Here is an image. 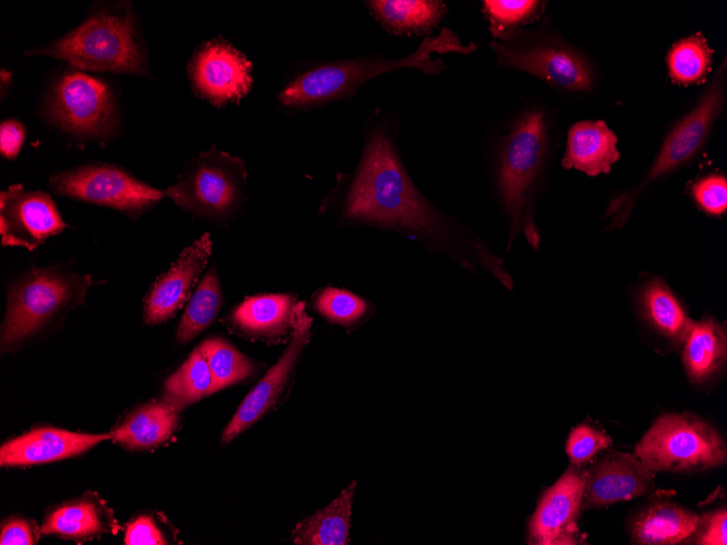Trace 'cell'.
I'll return each instance as SVG.
<instances>
[{"label":"cell","mask_w":727,"mask_h":545,"mask_svg":"<svg viewBox=\"0 0 727 545\" xmlns=\"http://www.w3.org/2000/svg\"><path fill=\"white\" fill-rule=\"evenodd\" d=\"M366 3L383 28L407 36L429 34L447 14L445 2L440 0H373Z\"/></svg>","instance_id":"cell-24"},{"label":"cell","mask_w":727,"mask_h":545,"mask_svg":"<svg viewBox=\"0 0 727 545\" xmlns=\"http://www.w3.org/2000/svg\"><path fill=\"white\" fill-rule=\"evenodd\" d=\"M54 193L81 201L138 214L153 207L167 193L111 164H88L59 172L49 178Z\"/></svg>","instance_id":"cell-11"},{"label":"cell","mask_w":727,"mask_h":545,"mask_svg":"<svg viewBox=\"0 0 727 545\" xmlns=\"http://www.w3.org/2000/svg\"><path fill=\"white\" fill-rule=\"evenodd\" d=\"M214 393V382L208 361L197 346L185 362L164 383L163 401L177 412Z\"/></svg>","instance_id":"cell-28"},{"label":"cell","mask_w":727,"mask_h":545,"mask_svg":"<svg viewBox=\"0 0 727 545\" xmlns=\"http://www.w3.org/2000/svg\"><path fill=\"white\" fill-rule=\"evenodd\" d=\"M397 125L372 120L360 162L346 190L344 220L395 230L458 259L467 247L480 248L458 222L444 215L417 189L396 144Z\"/></svg>","instance_id":"cell-1"},{"label":"cell","mask_w":727,"mask_h":545,"mask_svg":"<svg viewBox=\"0 0 727 545\" xmlns=\"http://www.w3.org/2000/svg\"><path fill=\"white\" fill-rule=\"evenodd\" d=\"M611 444L612 439L602 431L588 424H580L571 430L566 443V453L574 466L582 467Z\"/></svg>","instance_id":"cell-34"},{"label":"cell","mask_w":727,"mask_h":545,"mask_svg":"<svg viewBox=\"0 0 727 545\" xmlns=\"http://www.w3.org/2000/svg\"><path fill=\"white\" fill-rule=\"evenodd\" d=\"M293 337L278 362L245 397L234 417L224 429L221 441L227 444L259 420L276 401L288 382L298 358L309 342L312 319L305 310V304L296 306Z\"/></svg>","instance_id":"cell-15"},{"label":"cell","mask_w":727,"mask_h":545,"mask_svg":"<svg viewBox=\"0 0 727 545\" xmlns=\"http://www.w3.org/2000/svg\"><path fill=\"white\" fill-rule=\"evenodd\" d=\"M699 516L673 503H656L641 510L630 523V536L637 544L673 545L693 534Z\"/></svg>","instance_id":"cell-21"},{"label":"cell","mask_w":727,"mask_h":545,"mask_svg":"<svg viewBox=\"0 0 727 545\" xmlns=\"http://www.w3.org/2000/svg\"><path fill=\"white\" fill-rule=\"evenodd\" d=\"M477 48L473 42L463 44L453 29L443 26L436 35L426 36L417 49L405 57L369 55L313 65L287 83L276 98L285 108L312 109L352 98L365 83L395 70L417 69L424 74L439 75L445 69L441 55H467Z\"/></svg>","instance_id":"cell-2"},{"label":"cell","mask_w":727,"mask_h":545,"mask_svg":"<svg viewBox=\"0 0 727 545\" xmlns=\"http://www.w3.org/2000/svg\"><path fill=\"white\" fill-rule=\"evenodd\" d=\"M296 306L289 295H258L246 298L230 319L249 336L273 338L294 329Z\"/></svg>","instance_id":"cell-22"},{"label":"cell","mask_w":727,"mask_h":545,"mask_svg":"<svg viewBox=\"0 0 727 545\" xmlns=\"http://www.w3.org/2000/svg\"><path fill=\"white\" fill-rule=\"evenodd\" d=\"M547 151V122L539 108L522 112L498 144L496 184L509 223L508 248L518 234L539 248L533 202Z\"/></svg>","instance_id":"cell-3"},{"label":"cell","mask_w":727,"mask_h":545,"mask_svg":"<svg viewBox=\"0 0 727 545\" xmlns=\"http://www.w3.org/2000/svg\"><path fill=\"white\" fill-rule=\"evenodd\" d=\"M26 54L61 59L85 71L147 74L148 62L128 11L101 10L49 45Z\"/></svg>","instance_id":"cell-4"},{"label":"cell","mask_w":727,"mask_h":545,"mask_svg":"<svg viewBox=\"0 0 727 545\" xmlns=\"http://www.w3.org/2000/svg\"><path fill=\"white\" fill-rule=\"evenodd\" d=\"M727 357L725 327L714 318L692 322L683 340L682 363L694 384L715 377L724 368Z\"/></svg>","instance_id":"cell-20"},{"label":"cell","mask_w":727,"mask_h":545,"mask_svg":"<svg viewBox=\"0 0 727 545\" xmlns=\"http://www.w3.org/2000/svg\"><path fill=\"white\" fill-rule=\"evenodd\" d=\"M109 434H84L57 428H39L5 442L0 448L1 467L29 466L79 455Z\"/></svg>","instance_id":"cell-18"},{"label":"cell","mask_w":727,"mask_h":545,"mask_svg":"<svg viewBox=\"0 0 727 545\" xmlns=\"http://www.w3.org/2000/svg\"><path fill=\"white\" fill-rule=\"evenodd\" d=\"M356 484V481H353L329 506L301 520L292 532L294 544H347Z\"/></svg>","instance_id":"cell-26"},{"label":"cell","mask_w":727,"mask_h":545,"mask_svg":"<svg viewBox=\"0 0 727 545\" xmlns=\"http://www.w3.org/2000/svg\"><path fill=\"white\" fill-rule=\"evenodd\" d=\"M491 49L503 67L538 77L550 86L568 91L592 87L593 72L580 53L565 42L514 28L493 36Z\"/></svg>","instance_id":"cell-9"},{"label":"cell","mask_w":727,"mask_h":545,"mask_svg":"<svg viewBox=\"0 0 727 545\" xmlns=\"http://www.w3.org/2000/svg\"><path fill=\"white\" fill-rule=\"evenodd\" d=\"M212 251L208 233L183 250L178 259L151 286L144 305V322L157 325L182 308L207 265Z\"/></svg>","instance_id":"cell-17"},{"label":"cell","mask_w":727,"mask_h":545,"mask_svg":"<svg viewBox=\"0 0 727 545\" xmlns=\"http://www.w3.org/2000/svg\"><path fill=\"white\" fill-rule=\"evenodd\" d=\"M124 542L128 545L168 544L161 530L149 516H140L127 525Z\"/></svg>","instance_id":"cell-38"},{"label":"cell","mask_w":727,"mask_h":545,"mask_svg":"<svg viewBox=\"0 0 727 545\" xmlns=\"http://www.w3.org/2000/svg\"><path fill=\"white\" fill-rule=\"evenodd\" d=\"M695 202L707 213L720 215L727 209V179L723 175H708L692 186Z\"/></svg>","instance_id":"cell-35"},{"label":"cell","mask_w":727,"mask_h":545,"mask_svg":"<svg viewBox=\"0 0 727 545\" xmlns=\"http://www.w3.org/2000/svg\"><path fill=\"white\" fill-rule=\"evenodd\" d=\"M586 485V470L570 466L540 498L528 525L529 544H578V518Z\"/></svg>","instance_id":"cell-13"},{"label":"cell","mask_w":727,"mask_h":545,"mask_svg":"<svg viewBox=\"0 0 727 545\" xmlns=\"http://www.w3.org/2000/svg\"><path fill=\"white\" fill-rule=\"evenodd\" d=\"M39 534L41 532L34 521L11 518L1 525L0 544L32 545L37 543Z\"/></svg>","instance_id":"cell-37"},{"label":"cell","mask_w":727,"mask_h":545,"mask_svg":"<svg viewBox=\"0 0 727 545\" xmlns=\"http://www.w3.org/2000/svg\"><path fill=\"white\" fill-rule=\"evenodd\" d=\"M639 305L656 332L673 343H683L693 321L664 281L650 280L640 290Z\"/></svg>","instance_id":"cell-25"},{"label":"cell","mask_w":727,"mask_h":545,"mask_svg":"<svg viewBox=\"0 0 727 545\" xmlns=\"http://www.w3.org/2000/svg\"><path fill=\"white\" fill-rule=\"evenodd\" d=\"M634 456L651 471L690 472L722 466L727 448L722 435L692 413L658 417L634 448Z\"/></svg>","instance_id":"cell-6"},{"label":"cell","mask_w":727,"mask_h":545,"mask_svg":"<svg viewBox=\"0 0 727 545\" xmlns=\"http://www.w3.org/2000/svg\"><path fill=\"white\" fill-rule=\"evenodd\" d=\"M725 69L726 60L695 107L668 133L642 181L609 201L605 213L612 216L608 230L626 223L638 197L650 184L690 161L702 148L723 107Z\"/></svg>","instance_id":"cell-7"},{"label":"cell","mask_w":727,"mask_h":545,"mask_svg":"<svg viewBox=\"0 0 727 545\" xmlns=\"http://www.w3.org/2000/svg\"><path fill=\"white\" fill-rule=\"evenodd\" d=\"M45 110L60 128L83 137L107 136L118 123L110 86L76 70L65 72L53 83Z\"/></svg>","instance_id":"cell-10"},{"label":"cell","mask_w":727,"mask_h":545,"mask_svg":"<svg viewBox=\"0 0 727 545\" xmlns=\"http://www.w3.org/2000/svg\"><path fill=\"white\" fill-rule=\"evenodd\" d=\"M252 64L224 39L214 38L193 53L187 74L193 89L214 106L237 102L252 85Z\"/></svg>","instance_id":"cell-12"},{"label":"cell","mask_w":727,"mask_h":545,"mask_svg":"<svg viewBox=\"0 0 727 545\" xmlns=\"http://www.w3.org/2000/svg\"><path fill=\"white\" fill-rule=\"evenodd\" d=\"M25 139L24 125L16 120H5L0 125V151L10 160L16 158Z\"/></svg>","instance_id":"cell-39"},{"label":"cell","mask_w":727,"mask_h":545,"mask_svg":"<svg viewBox=\"0 0 727 545\" xmlns=\"http://www.w3.org/2000/svg\"><path fill=\"white\" fill-rule=\"evenodd\" d=\"M245 179L244 161L212 147L188 161L165 193L187 212L209 221H225L242 203Z\"/></svg>","instance_id":"cell-8"},{"label":"cell","mask_w":727,"mask_h":545,"mask_svg":"<svg viewBox=\"0 0 727 545\" xmlns=\"http://www.w3.org/2000/svg\"><path fill=\"white\" fill-rule=\"evenodd\" d=\"M617 136L603 121H580L567 134L562 165L590 176L606 174L618 161Z\"/></svg>","instance_id":"cell-19"},{"label":"cell","mask_w":727,"mask_h":545,"mask_svg":"<svg viewBox=\"0 0 727 545\" xmlns=\"http://www.w3.org/2000/svg\"><path fill=\"white\" fill-rule=\"evenodd\" d=\"M222 293L215 270L210 269L199 282L180 321L176 339L181 344L194 339L217 318Z\"/></svg>","instance_id":"cell-29"},{"label":"cell","mask_w":727,"mask_h":545,"mask_svg":"<svg viewBox=\"0 0 727 545\" xmlns=\"http://www.w3.org/2000/svg\"><path fill=\"white\" fill-rule=\"evenodd\" d=\"M315 307L324 318L344 326L359 321L368 309L362 298L333 287H328L318 295Z\"/></svg>","instance_id":"cell-33"},{"label":"cell","mask_w":727,"mask_h":545,"mask_svg":"<svg viewBox=\"0 0 727 545\" xmlns=\"http://www.w3.org/2000/svg\"><path fill=\"white\" fill-rule=\"evenodd\" d=\"M727 510L726 508L705 512L699 518V523L688 541L701 545L727 544Z\"/></svg>","instance_id":"cell-36"},{"label":"cell","mask_w":727,"mask_h":545,"mask_svg":"<svg viewBox=\"0 0 727 545\" xmlns=\"http://www.w3.org/2000/svg\"><path fill=\"white\" fill-rule=\"evenodd\" d=\"M54 201L40 190L11 185L0 194V234L3 246L35 249L65 228Z\"/></svg>","instance_id":"cell-14"},{"label":"cell","mask_w":727,"mask_h":545,"mask_svg":"<svg viewBox=\"0 0 727 545\" xmlns=\"http://www.w3.org/2000/svg\"><path fill=\"white\" fill-rule=\"evenodd\" d=\"M111 511L91 498H81L54 509L40 528L41 534L91 538L112 528Z\"/></svg>","instance_id":"cell-27"},{"label":"cell","mask_w":727,"mask_h":545,"mask_svg":"<svg viewBox=\"0 0 727 545\" xmlns=\"http://www.w3.org/2000/svg\"><path fill=\"white\" fill-rule=\"evenodd\" d=\"M654 474L636 456L612 450L586 470L582 509L602 508L644 495Z\"/></svg>","instance_id":"cell-16"},{"label":"cell","mask_w":727,"mask_h":545,"mask_svg":"<svg viewBox=\"0 0 727 545\" xmlns=\"http://www.w3.org/2000/svg\"><path fill=\"white\" fill-rule=\"evenodd\" d=\"M199 347L211 370L214 392L239 382L252 373L254 367L250 360L222 338L206 339Z\"/></svg>","instance_id":"cell-31"},{"label":"cell","mask_w":727,"mask_h":545,"mask_svg":"<svg viewBox=\"0 0 727 545\" xmlns=\"http://www.w3.org/2000/svg\"><path fill=\"white\" fill-rule=\"evenodd\" d=\"M178 424L177 411L165 401H152L133 411L110 432L127 449H149L165 442Z\"/></svg>","instance_id":"cell-23"},{"label":"cell","mask_w":727,"mask_h":545,"mask_svg":"<svg viewBox=\"0 0 727 545\" xmlns=\"http://www.w3.org/2000/svg\"><path fill=\"white\" fill-rule=\"evenodd\" d=\"M89 274L66 267L32 268L9 288L1 331L2 351L19 345L64 310L84 301Z\"/></svg>","instance_id":"cell-5"},{"label":"cell","mask_w":727,"mask_h":545,"mask_svg":"<svg viewBox=\"0 0 727 545\" xmlns=\"http://www.w3.org/2000/svg\"><path fill=\"white\" fill-rule=\"evenodd\" d=\"M545 2L535 0H485L483 13L490 22L492 36L517 28L537 18Z\"/></svg>","instance_id":"cell-32"},{"label":"cell","mask_w":727,"mask_h":545,"mask_svg":"<svg viewBox=\"0 0 727 545\" xmlns=\"http://www.w3.org/2000/svg\"><path fill=\"white\" fill-rule=\"evenodd\" d=\"M712 55L713 50L701 33L683 37L667 52L670 78L683 85L703 82L712 70Z\"/></svg>","instance_id":"cell-30"}]
</instances>
